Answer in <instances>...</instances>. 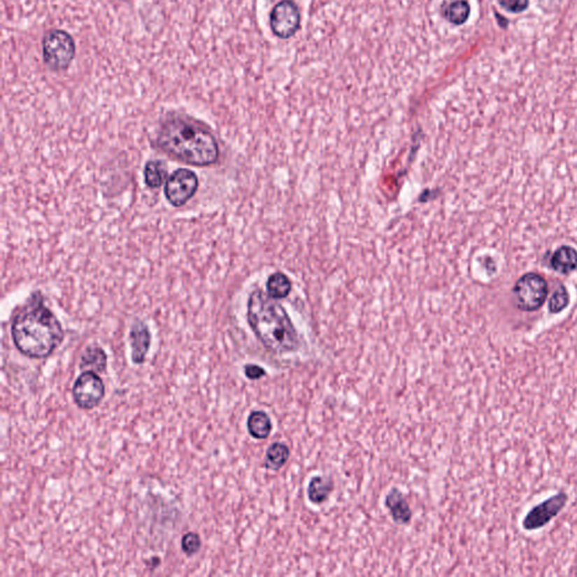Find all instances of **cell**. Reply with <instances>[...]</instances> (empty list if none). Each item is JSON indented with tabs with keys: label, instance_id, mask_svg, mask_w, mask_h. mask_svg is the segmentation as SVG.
<instances>
[{
	"label": "cell",
	"instance_id": "6",
	"mask_svg": "<svg viewBox=\"0 0 577 577\" xmlns=\"http://www.w3.org/2000/svg\"><path fill=\"white\" fill-rule=\"evenodd\" d=\"M270 25L276 38L282 40L292 38L301 27L299 7L291 0H282L271 12Z\"/></svg>",
	"mask_w": 577,
	"mask_h": 577
},
{
	"label": "cell",
	"instance_id": "2",
	"mask_svg": "<svg viewBox=\"0 0 577 577\" xmlns=\"http://www.w3.org/2000/svg\"><path fill=\"white\" fill-rule=\"evenodd\" d=\"M247 320L255 336L272 353H290L299 348L298 332L287 311L259 289L250 296Z\"/></svg>",
	"mask_w": 577,
	"mask_h": 577
},
{
	"label": "cell",
	"instance_id": "5",
	"mask_svg": "<svg viewBox=\"0 0 577 577\" xmlns=\"http://www.w3.org/2000/svg\"><path fill=\"white\" fill-rule=\"evenodd\" d=\"M43 60L50 69L62 71L68 69L76 55L73 36L62 29H52L43 38Z\"/></svg>",
	"mask_w": 577,
	"mask_h": 577
},
{
	"label": "cell",
	"instance_id": "4",
	"mask_svg": "<svg viewBox=\"0 0 577 577\" xmlns=\"http://www.w3.org/2000/svg\"><path fill=\"white\" fill-rule=\"evenodd\" d=\"M512 292L519 311H536L543 307L548 297V282L538 273H527L515 282Z\"/></svg>",
	"mask_w": 577,
	"mask_h": 577
},
{
	"label": "cell",
	"instance_id": "7",
	"mask_svg": "<svg viewBox=\"0 0 577 577\" xmlns=\"http://www.w3.org/2000/svg\"><path fill=\"white\" fill-rule=\"evenodd\" d=\"M104 396V383L96 372L84 371L73 383V401L79 408H95Z\"/></svg>",
	"mask_w": 577,
	"mask_h": 577
},
{
	"label": "cell",
	"instance_id": "15",
	"mask_svg": "<svg viewBox=\"0 0 577 577\" xmlns=\"http://www.w3.org/2000/svg\"><path fill=\"white\" fill-rule=\"evenodd\" d=\"M441 14L453 25H462L470 16V5L467 0H451L441 6Z\"/></svg>",
	"mask_w": 577,
	"mask_h": 577
},
{
	"label": "cell",
	"instance_id": "17",
	"mask_svg": "<svg viewBox=\"0 0 577 577\" xmlns=\"http://www.w3.org/2000/svg\"><path fill=\"white\" fill-rule=\"evenodd\" d=\"M290 458V449L281 442H276L267 449L265 467L270 470H280Z\"/></svg>",
	"mask_w": 577,
	"mask_h": 577
},
{
	"label": "cell",
	"instance_id": "8",
	"mask_svg": "<svg viewBox=\"0 0 577 577\" xmlns=\"http://www.w3.org/2000/svg\"><path fill=\"white\" fill-rule=\"evenodd\" d=\"M199 180L194 171L177 169L166 182V199L173 206H184L195 194Z\"/></svg>",
	"mask_w": 577,
	"mask_h": 577
},
{
	"label": "cell",
	"instance_id": "11",
	"mask_svg": "<svg viewBox=\"0 0 577 577\" xmlns=\"http://www.w3.org/2000/svg\"><path fill=\"white\" fill-rule=\"evenodd\" d=\"M385 504L392 514V520L398 525H408L412 520V510L409 508L406 499L397 488H392L387 494Z\"/></svg>",
	"mask_w": 577,
	"mask_h": 577
},
{
	"label": "cell",
	"instance_id": "3",
	"mask_svg": "<svg viewBox=\"0 0 577 577\" xmlns=\"http://www.w3.org/2000/svg\"><path fill=\"white\" fill-rule=\"evenodd\" d=\"M157 145L166 154L189 165H212L219 157V147L213 134L182 117L167 120L162 125Z\"/></svg>",
	"mask_w": 577,
	"mask_h": 577
},
{
	"label": "cell",
	"instance_id": "9",
	"mask_svg": "<svg viewBox=\"0 0 577 577\" xmlns=\"http://www.w3.org/2000/svg\"><path fill=\"white\" fill-rule=\"evenodd\" d=\"M567 499L569 497L562 494L549 497L545 502L536 505L523 520V528L528 531L538 530L548 525L551 520L556 518L557 514H560V511L563 510Z\"/></svg>",
	"mask_w": 577,
	"mask_h": 577
},
{
	"label": "cell",
	"instance_id": "18",
	"mask_svg": "<svg viewBox=\"0 0 577 577\" xmlns=\"http://www.w3.org/2000/svg\"><path fill=\"white\" fill-rule=\"evenodd\" d=\"M166 176H167V169L163 162L151 160L145 164V182L151 189H157L163 185Z\"/></svg>",
	"mask_w": 577,
	"mask_h": 577
},
{
	"label": "cell",
	"instance_id": "10",
	"mask_svg": "<svg viewBox=\"0 0 577 577\" xmlns=\"http://www.w3.org/2000/svg\"><path fill=\"white\" fill-rule=\"evenodd\" d=\"M151 344L149 328L143 322H136L131 328V359L134 364H143Z\"/></svg>",
	"mask_w": 577,
	"mask_h": 577
},
{
	"label": "cell",
	"instance_id": "13",
	"mask_svg": "<svg viewBox=\"0 0 577 577\" xmlns=\"http://www.w3.org/2000/svg\"><path fill=\"white\" fill-rule=\"evenodd\" d=\"M80 369L85 371L102 373L108 368V355L99 346H88L82 354Z\"/></svg>",
	"mask_w": 577,
	"mask_h": 577
},
{
	"label": "cell",
	"instance_id": "23",
	"mask_svg": "<svg viewBox=\"0 0 577 577\" xmlns=\"http://www.w3.org/2000/svg\"><path fill=\"white\" fill-rule=\"evenodd\" d=\"M503 6L508 10H522L525 8L527 0H501Z\"/></svg>",
	"mask_w": 577,
	"mask_h": 577
},
{
	"label": "cell",
	"instance_id": "20",
	"mask_svg": "<svg viewBox=\"0 0 577 577\" xmlns=\"http://www.w3.org/2000/svg\"><path fill=\"white\" fill-rule=\"evenodd\" d=\"M569 304V291L565 285H560L557 287L556 291L553 293L550 301H549V311L551 313H560L567 308Z\"/></svg>",
	"mask_w": 577,
	"mask_h": 577
},
{
	"label": "cell",
	"instance_id": "12",
	"mask_svg": "<svg viewBox=\"0 0 577 577\" xmlns=\"http://www.w3.org/2000/svg\"><path fill=\"white\" fill-rule=\"evenodd\" d=\"M549 265L557 273L569 276L577 270V250L574 247L560 246L553 252Z\"/></svg>",
	"mask_w": 577,
	"mask_h": 577
},
{
	"label": "cell",
	"instance_id": "19",
	"mask_svg": "<svg viewBox=\"0 0 577 577\" xmlns=\"http://www.w3.org/2000/svg\"><path fill=\"white\" fill-rule=\"evenodd\" d=\"M267 292L274 299H282L290 293L291 281L282 273H276L267 280Z\"/></svg>",
	"mask_w": 577,
	"mask_h": 577
},
{
	"label": "cell",
	"instance_id": "14",
	"mask_svg": "<svg viewBox=\"0 0 577 577\" xmlns=\"http://www.w3.org/2000/svg\"><path fill=\"white\" fill-rule=\"evenodd\" d=\"M273 425L270 416L263 411H254L247 420V429L256 440H265L270 436Z\"/></svg>",
	"mask_w": 577,
	"mask_h": 577
},
{
	"label": "cell",
	"instance_id": "1",
	"mask_svg": "<svg viewBox=\"0 0 577 577\" xmlns=\"http://www.w3.org/2000/svg\"><path fill=\"white\" fill-rule=\"evenodd\" d=\"M13 342L18 351L31 359H45L64 341L62 324L42 300L31 302L15 317Z\"/></svg>",
	"mask_w": 577,
	"mask_h": 577
},
{
	"label": "cell",
	"instance_id": "22",
	"mask_svg": "<svg viewBox=\"0 0 577 577\" xmlns=\"http://www.w3.org/2000/svg\"><path fill=\"white\" fill-rule=\"evenodd\" d=\"M245 376H246L250 380H258L261 378L264 377L266 372L264 369L261 368L256 364H247L244 368Z\"/></svg>",
	"mask_w": 577,
	"mask_h": 577
},
{
	"label": "cell",
	"instance_id": "21",
	"mask_svg": "<svg viewBox=\"0 0 577 577\" xmlns=\"http://www.w3.org/2000/svg\"><path fill=\"white\" fill-rule=\"evenodd\" d=\"M180 545H182V550H183L184 554L187 555V556H193V555L197 554L200 551L202 541H201L199 534H195V532H187L182 538Z\"/></svg>",
	"mask_w": 577,
	"mask_h": 577
},
{
	"label": "cell",
	"instance_id": "16",
	"mask_svg": "<svg viewBox=\"0 0 577 577\" xmlns=\"http://www.w3.org/2000/svg\"><path fill=\"white\" fill-rule=\"evenodd\" d=\"M334 490L332 479L316 476L308 485V497L313 504L320 505L327 501Z\"/></svg>",
	"mask_w": 577,
	"mask_h": 577
}]
</instances>
